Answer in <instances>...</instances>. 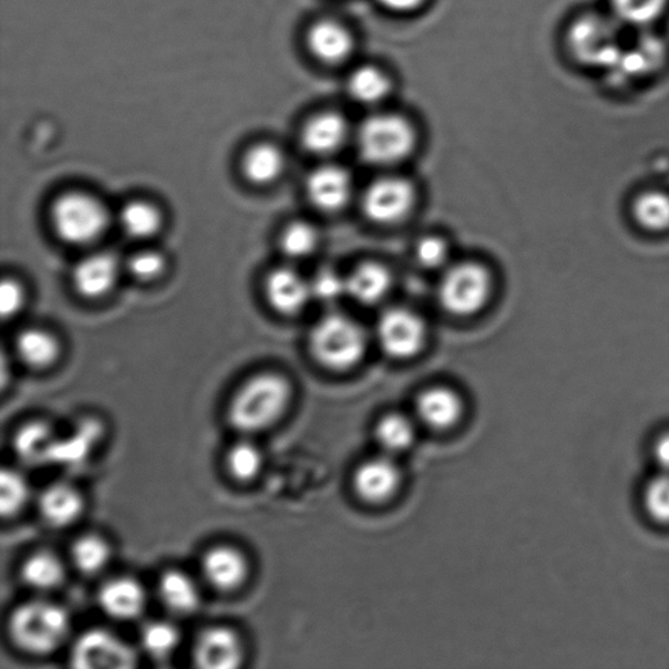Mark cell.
Masks as SVG:
<instances>
[{
	"label": "cell",
	"instance_id": "1",
	"mask_svg": "<svg viewBox=\"0 0 669 669\" xmlns=\"http://www.w3.org/2000/svg\"><path fill=\"white\" fill-rule=\"evenodd\" d=\"M290 384L275 373H261L238 389L228 406V421L235 431L254 434L266 431L287 411Z\"/></svg>",
	"mask_w": 669,
	"mask_h": 669
},
{
	"label": "cell",
	"instance_id": "2",
	"mask_svg": "<svg viewBox=\"0 0 669 669\" xmlns=\"http://www.w3.org/2000/svg\"><path fill=\"white\" fill-rule=\"evenodd\" d=\"M68 610L48 600L23 603L13 610L9 631L19 650L34 657H45L63 646L70 636Z\"/></svg>",
	"mask_w": 669,
	"mask_h": 669
},
{
	"label": "cell",
	"instance_id": "3",
	"mask_svg": "<svg viewBox=\"0 0 669 669\" xmlns=\"http://www.w3.org/2000/svg\"><path fill=\"white\" fill-rule=\"evenodd\" d=\"M622 45L620 29L614 17L585 13L567 29V52L587 69L608 72L614 68Z\"/></svg>",
	"mask_w": 669,
	"mask_h": 669
},
{
	"label": "cell",
	"instance_id": "4",
	"mask_svg": "<svg viewBox=\"0 0 669 669\" xmlns=\"http://www.w3.org/2000/svg\"><path fill=\"white\" fill-rule=\"evenodd\" d=\"M367 337L358 322L343 315L326 316L310 333V351L327 369L348 370L366 354Z\"/></svg>",
	"mask_w": 669,
	"mask_h": 669
},
{
	"label": "cell",
	"instance_id": "5",
	"mask_svg": "<svg viewBox=\"0 0 669 669\" xmlns=\"http://www.w3.org/2000/svg\"><path fill=\"white\" fill-rule=\"evenodd\" d=\"M416 144L409 121L394 113H377L361 123L358 148L366 162L388 166L402 162Z\"/></svg>",
	"mask_w": 669,
	"mask_h": 669
},
{
	"label": "cell",
	"instance_id": "6",
	"mask_svg": "<svg viewBox=\"0 0 669 669\" xmlns=\"http://www.w3.org/2000/svg\"><path fill=\"white\" fill-rule=\"evenodd\" d=\"M54 230L62 241L90 245L104 235L109 225L106 207L94 196L72 192L60 196L52 208Z\"/></svg>",
	"mask_w": 669,
	"mask_h": 669
},
{
	"label": "cell",
	"instance_id": "7",
	"mask_svg": "<svg viewBox=\"0 0 669 669\" xmlns=\"http://www.w3.org/2000/svg\"><path fill=\"white\" fill-rule=\"evenodd\" d=\"M492 281L488 271L476 264L456 265L443 275L440 284V302L450 315L469 317L488 302Z\"/></svg>",
	"mask_w": 669,
	"mask_h": 669
},
{
	"label": "cell",
	"instance_id": "8",
	"mask_svg": "<svg viewBox=\"0 0 669 669\" xmlns=\"http://www.w3.org/2000/svg\"><path fill=\"white\" fill-rule=\"evenodd\" d=\"M70 659L72 667L82 669H126L136 665L133 647L104 629H92L78 637Z\"/></svg>",
	"mask_w": 669,
	"mask_h": 669
},
{
	"label": "cell",
	"instance_id": "9",
	"mask_svg": "<svg viewBox=\"0 0 669 669\" xmlns=\"http://www.w3.org/2000/svg\"><path fill=\"white\" fill-rule=\"evenodd\" d=\"M666 60V42L649 31H641L637 39L624 42L621 52L607 75L617 85L638 82L657 74Z\"/></svg>",
	"mask_w": 669,
	"mask_h": 669
},
{
	"label": "cell",
	"instance_id": "10",
	"mask_svg": "<svg viewBox=\"0 0 669 669\" xmlns=\"http://www.w3.org/2000/svg\"><path fill=\"white\" fill-rule=\"evenodd\" d=\"M425 325L413 311L394 308L378 319L377 339L392 359L406 360L416 356L425 343Z\"/></svg>",
	"mask_w": 669,
	"mask_h": 669
},
{
	"label": "cell",
	"instance_id": "11",
	"mask_svg": "<svg viewBox=\"0 0 669 669\" xmlns=\"http://www.w3.org/2000/svg\"><path fill=\"white\" fill-rule=\"evenodd\" d=\"M414 188L409 181L387 177L373 182L362 198L363 214L378 224H394L413 207Z\"/></svg>",
	"mask_w": 669,
	"mask_h": 669
},
{
	"label": "cell",
	"instance_id": "12",
	"mask_svg": "<svg viewBox=\"0 0 669 669\" xmlns=\"http://www.w3.org/2000/svg\"><path fill=\"white\" fill-rule=\"evenodd\" d=\"M244 646L237 632L227 627H210L195 638L193 660L203 669H235L241 666Z\"/></svg>",
	"mask_w": 669,
	"mask_h": 669
},
{
	"label": "cell",
	"instance_id": "13",
	"mask_svg": "<svg viewBox=\"0 0 669 669\" xmlns=\"http://www.w3.org/2000/svg\"><path fill=\"white\" fill-rule=\"evenodd\" d=\"M305 43L316 61L329 65L346 63L356 48L351 29L332 19L312 23L305 34Z\"/></svg>",
	"mask_w": 669,
	"mask_h": 669
},
{
	"label": "cell",
	"instance_id": "14",
	"mask_svg": "<svg viewBox=\"0 0 669 669\" xmlns=\"http://www.w3.org/2000/svg\"><path fill=\"white\" fill-rule=\"evenodd\" d=\"M200 566L207 584L219 593L238 590L249 577L247 558L241 550L229 545H217L208 549Z\"/></svg>",
	"mask_w": 669,
	"mask_h": 669
},
{
	"label": "cell",
	"instance_id": "15",
	"mask_svg": "<svg viewBox=\"0 0 669 669\" xmlns=\"http://www.w3.org/2000/svg\"><path fill=\"white\" fill-rule=\"evenodd\" d=\"M354 490L370 504H381L394 496L400 471L391 455L384 454L363 462L354 474Z\"/></svg>",
	"mask_w": 669,
	"mask_h": 669
},
{
	"label": "cell",
	"instance_id": "16",
	"mask_svg": "<svg viewBox=\"0 0 669 669\" xmlns=\"http://www.w3.org/2000/svg\"><path fill=\"white\" fill-rule=\"evenodd\" d=\"M120 276V261L111 253H96L83 258L72 272L76 292L90 300L106 296Z\"/></svg>",
	"mask_w": 669,
	"mask_h": 669
},
{
	"label": "cell",
	"instance_id": "17",
	"mask_svg": "<svg viewBox=\"0 0 669 669\" xmlns=\"http://www.w3.org/2000/svg\"><path fill=\"white\" fill-rule=\"evenodd\" d=\"M99 605L114 620L131 621L144 613L147 594L141 581L131 577H119L107 580L100 588Z\"/></svg>",
	"mask_w": 669,
	"mask_h": 669
},
{
	"label": "cell",
	"instance_id": "18",
	"mask_svg": "<svg viewBox=\"0 0 669 669\" xmlns=\"http://www.w3.org/2000/svg\"><path fill=\"white\" fill-rule=\"evenodd\" d=\"M307 193L312 206L333 213L343 208L351 198L352 179L343 167L323 165L310 174Z\"/></svg>",
	"mask_w": 669,
	"mask_h": 669
},
{
	"label": "cell",
	"instance_id": "19",
	"mask_svg": "<svg viewBox=\"0 0 669 669\" xmlns=\"http://www.w3.org/2000/svg\"><path fill=\"white\" fill-rule=\"evenodd\" d=\"M266 296L271 307L284 316H294L307 307L311 296L310 281L292 268L274 270L266 280Z\"/></svg>",
	"mask_w": 669,
	"mask_h": 669
},
{
	"label": "cell",
	"instance_id": "20",
	"mask_svg": "<svg viewBox=\"0 0 669 669\" xmlns=\"http://www.w3.org/2000/svg\"><path fill=\"white\" fill-rule=\"evenodd\" d=\"M349 134L348 122L338 112L312 115L301 133L302 145L311 154L327 156L343 147Z\"/></svg>",
	"mask_w": 669,
	"mask_h": 669
},
{
	"label": "cell",
	"instance_id": "21",
	"mask_svg": "<svg viewBox=\"0 0 669 669\" xmlns=\"http://www.w3.org/2000/svg\"><path fill=\"white\" fill-rule=\"evenodd\" d=\"M39 512L43 522L55 528L74 525L84 512V500L74 485L56 483L41 493Z\"/></svg>",
	"mask_w": 669,
	"mask_h": 669
},
{
	"label": "cell",
	"instance_id": "22",
	"mask_svg": "<svg viewBox=\"0 0 669 669\" xmlns=\"http://www.w3.org/2000/svg\"><path fill=\"white\" fill-rule=\"evenodd\" d=\"M418 418L434 431H446L462 418V399L446 388L426 390L418 399Z\"/></svg>",
	"mask_w": 669,
	"mask_h": 669
},
{
	"label": "cell",
	"instance_id": "23",
	"mask_svg": "<svg viewBox=\"0 0 669 669\" xmlns=\"http://www.w3.org/2000/svg\"><path fill=\"white\" fill-rule=\"evenodd\" d=\"M157 594L163 606L174 615H192L200 606L199 588L185 572H165L158 579Z\"/></svg>",
	"mask_w": 669,
	"mask_h": 669
},
{
	"label": "cell",
	"instance_id": "24",
	"mask_svg": "<svg viewBox=\"0 0 669 669\" xmlns=\"http://www.w3.org/2000/svg\"><path fill=\"white\" fill-rule=\"evenodd\" d=\"M347 295L356 302L374 305L383 300L389 294L390 274L381 265L369 261L356 267L346 278Z\"/></svg>",
	"mask_w": 669,
	"mask_h": 669
},
{
	"label": "cell",
	"instance_id": "25",
	"mask_svg": "<svg viewBox=\"0 0 669 669\" xmlns=\"http://www.w3.org/2000/svg\"><path fill=\"white\" fill-rule=\"evenodd\" d=\"M348 93L360 105L373 106L383 103L392 91V80L387 71L366 64L356 69L348 82Z\"/></svg>",
	"mask_w": 669,
	"mask_h": 669
},
{
	"label": "cell",
	"instance_id": "26",
	"mask_svg": "<svg viewBox=\"0 0 669 669\" xmlns=\"http://www.w3.org/2000/svg\"><path fill=\"white\" fill-rule=\"evenodd\" d=\"M286 166L282 152L270 143H259L246 151L243 173L253 185L267 186L281 176Z\"/></svg>",
	"mask_w": 669,
	"mask_h": 669
},
{
	"label": "cell",
	"instance_id": "27",
	"mask_svg": "<svg viewBox=\"0 0 669 669\" xmlns=\"http://www.w3.org/2000/svg\"><path fill=\"white\" fill-rule=\"evenodd\" d=\"M21 578L32 590L49 593L63 584L65 569L62 559L53 552L40 550L29 556L21 567Z\"/></svg>",
	"mask_w": 669,
	"mask_h": 669
},
{
	"label": "cell",
	"instance_id": "28",
	"mask_svg": "<svg viewBox=\"0 0 669 669\" xmlns=\"http://www.w3.org/2000/svg\"><path fill=\"white\" fill-rule=\"evenodd\" d=\"M17 352L21 361L32 369H47L60 358L61 347L52 333L29 329L19 333Z\"/></svg>",
	"mask_w": 669,
	"mask_h": 669
},
{
	"label": "cell",
	"instance_id": "29",
	"mask_svg": "<svg viewBox=\"0 0 669 669\" xmlns=\"http://www.w3.org/2000/svg\"><path fill=\"white\" fill-rule=\"evenodd\" d=\"M669 0H609L610 11L618 24L647 31L668 10Z\"/></svg>",
	"mask_w": 669,
	"mask_h": 669
},
{
	"label": "cell",
	"instance_id": "30",
	"mask_svg": "<svg viewBox=\"0 0 669 669\" xmlns=\"http://www.w3.org/2000/svg\"><path fill=\"white\" fill-rule=\"evenodd\" d=\"M55 441L52 428L45 423H32L20 429L13 445L21 461L41 464L52 461Z\"/></svg>",
	"mask_w": 669,
	"mask_h": 669
},
{
	"label": "cell",
	"instance_id": "31",
	"mask_svg": "<svg viewBox=\"0 0 669 669\" xmlns=\"http://www.w3.org/2000/svg\"><path fill=\"white\" fill-rule=\"evenodd\" d=\"M121 229L133 239H148L162 228L163 216L148 202H130L120 213Z\"/></svg>",
	"mask_w": 669,
	"mask_h": 669
},
{
	"label": "cell",
	"instance_id": "32",
	"mask_svg": "<svg viewBox=\"0 0 669 669\" xmlns=\"http://www.w3.org/2000/svg\"><path fill=\"white\" fill-rule=\"evenodd\" d=\"M111 545L99 535H85L72 544L71 559L84 576H96L111 563Z\"/></svg>",
	"mask_w": 669,
	"mask_h": 669
},
{
	"label": "cell",
	"instance_id": "33",
	"mask_svg": "<svg viewBox=\"0 0 669 669\" xmlns=\"http://www.w3.org/2000/svg\"><path fill=\"white\" fill-rule=\"evenodd\" d=\"M631 214L639 227L650 231L669 229V194L649 191L632 202Z\"/></svg>",
	"mask_w": 669,
	"mask_h": 669
},
{
	"label": "cell",
	"instance_id": "34",
	"mask_svg": "<svg viewBox=\"0 0 669 669\" xmlns=\"http://www.w3.org/2000/svg\"><path fill=\"white\" fill-rule=\"evenodd\" d=\"M378 445L384 454L395 455L409 450L414 441V426L403 414L391 413L384 416L375 429Z\"/></svg>",
	"mask_w": 669,
	"mask_h": 669
},
{
	"label": "cell",
	"instance_id": "35",
	"mask_svg": "<svg viewBox=\"0 0 669 669\" xmlns=\"http://www.w3.org/2000/svg\"><path fill=\"white\" fill-rule=\"evenodd\" d=\"M225 467L233 480L238 483H250L264 467V456L257 445L250 441H239L225 456Z\"/></svg>",
	"mask_w": 669,
	"mask_h": 669
},
{
	"label": "cell",
	"instance_id": "36",
	"mask_svg": "<svg viewBox=\"0 0 669 669\" xmlns=\"http://www.w3.org/2000/svg\"><path fill=\"white\" fill-rule=\"evenodd\" d=\"M179 641L178 629L167 621H152L145 625L141 635L143 650L157 660L169 658Z\"/></svg>",
	"mask_w": 669,
	"mask_h": 669
},
{
	"label": "cell",
	"instance_id": "37",
	"mask_svg": "<svg viewBox=\"0 0 669 669\" xmlns=\"http://www.w3.org/2000/svg\"><path fill=\"white\" fill-rule=\"evenodd\" d=\"M31 490L27 478L14 470H3L0 477V512L4 518L18 515L28 504Z\"/></svg>",
	"mask_w": 669,
	"mask_h": 669
},
{
	"label": "cell",
	"instance_id": "38",
	"mask_svg": "<svg viewBox=\"0 0 669 669\" xmlns=\"http://www.w3.org/2000/svg\"><path fill=\"white\" fill-rule=\"evenodd\" d=\"M318 233L312 225L303 222L290 224L282 231L280 245L287 257L302 259L315 253L318 245Z\"/></svg>",
	"mask_w": 669,
	"mask_h": 669
},
{
	"label": "cell",
	"instance_id": "39",
	"mask_svg": "<svg viewBox=\"0 0 669 669\" xmlns=\"http://www.w3.org/2000/svg\"><path fill=\"white\" fill-rule=\"evenodd\" d=\"M644 505L653 521L669 525V472H661L646 484Z\"/></svg>",
	"mask_w": 669,
	"mask_h": 669
},
{
	"label": "cell",
	"instance_id": "40",
	"mask_svg": "<svg viewBox=\"0 0 669 669\" xmlns=\"http://www.w3.org/2000/svg\"><path fill=\"white\" fill-rule=\"evenodd\" d=\"M166 266L162 254L152 250H144L134 254L127 264V270L134 279L140 281H154L164 274Z\"/></svg>",
	"mask_w": 669,
	"mask_h": 669
},
{
	"label": "cell",
	"instance_id": "41",
	"mask_svg": "<svg viewBox=\"0 0 669 669\" xmlns=\"http://www.w3.org/2000/svg\"><path fill=\"white\" fill-rule=\"evenodd\" d=\"M311 296L318 301L333 302L347 295L346 278L333 270L319 271L310 281Z\"/></svg>",
	"mask_w": 669,
	"mask_h": 669
},
{
	"label": "cell",
	"instance_id": "42",
	"mask_svg": "<svg viewBox=\"0 0 669 669\" xmlns=\"http://www.w3.org/2000/svg\"><path fill=\"white\" fill-rule=\"evenodd\" d=\"M416 257L421 266L429 270H438L446 265L449 247L442 238L426 237L419 243Z\"/></svg>",
	"mask_w": 669,
	"mask_h": 669
},
{
	"label": "cell",
	"instance_id": "43",
	"mask_svg": "<svg viewBox=\"0 0 669 669\" xmlns=\"http://www.w3.org/2000/svg\"><path fill=\"white\" fill-rule=\"evenodd\" d=\"M24 305V290L20 284L14 280H3L0 287V312L3 319H11L18 316Z\"/></svg>",
	"mask_w": 669,
	"mask_h": 669
},
{
	"label": "cell",
	"instance_id": "44",
	"mask_svg": "<svg viewBox=\"0 0 669 669\" xmlns=\"http://www.w3.org/2000/svg\"><path fill=\"white\" fill-rule=\"evenodd\" d=\"M653 460L661 472H669V432L661 434L660 438L653 442L652 446Z\"/></svg>",
	"mask_w": 669,
	"mask_h": 669
},
{
	"label": "cell",
	"instance_id": "45",
	"mask_svg": "<svg viewBox=\"0 0 669 669\" xmlns=\"http://www.w3.org/2000/svg\"><path fill=\"white\" fill-rule=\"evenodd\" d=\"M426 0H378L384 9L397 13H410L418 11L425 4Z\"/></svg>",
	"mask_w": 669,
	"mask_h": 669
}]
</instances>
